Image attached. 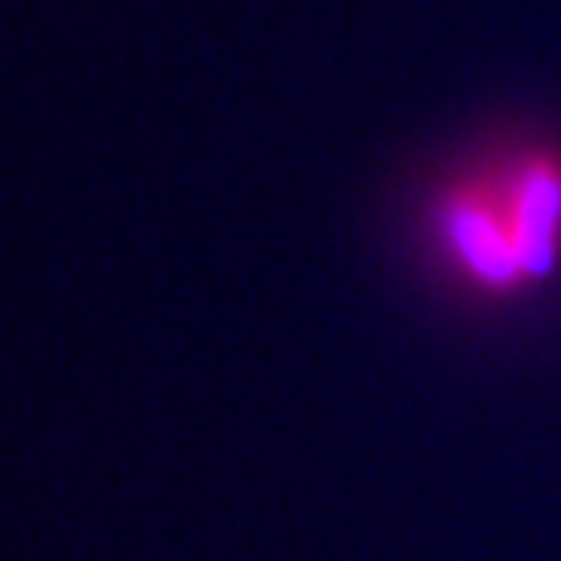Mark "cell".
Returning <instances> with one entry per match:
<instances>
[{"label": "cell", "instance_id": "6da1fadb", "mask_svg": "<svg viewBox=\"0 0 561 561\" xmlns=\"http://www.w3.org/2000/svg\"><path fill=\"white\" fill-rule=\"evenodd\" d=\"M428 241L454 279L482 300H516L533 291L524 279L516 233L503 208L491 159L461 167L428 201Z\"/></svg>", "mask_w": 561, "mask_h": 561}, {"label": "cell", "instance_id": "7a4b0ae2", "mask_svg": "<svg viewBox=\"0 0 561 561\" xmlns=\"http://www.w3.org/2000/svg\"><path fill=\"white\" fill-rule=\"evenodd\" d=\"M503 208L516 233L528 287H541L561 266V150L549 141L507 146L491 159Z\"/></svg>", "mask_w": 561, "mask_h": 561}]
</instances>
